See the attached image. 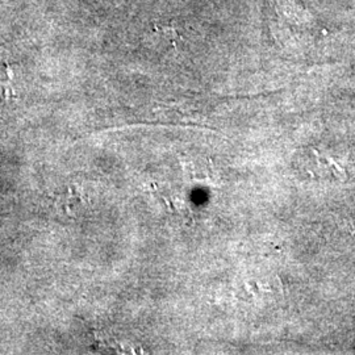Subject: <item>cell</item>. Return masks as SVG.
Returning a JSON list of instances; mask_svg holds the SVG:
<instances>
[{"instance_id":"obj_1","label":"cell","mask_w":355,"mask_h":355,"mask_svg":"<svg viewBox=\"0 0 355 355\" xmlns=\"http://www.w3.org/2000/svg\"><path fill=\"white\" fill-rule=\"evenodd\" d=\"M274 8L283 19L295 24L303 26L308 23L309 15L305 12L304 8L300 7L295 0H271Z\"/></svg>"},{"instance_id":"obj_2","label":"cell","mask_w":355,"mask_h":355,"mask_svg":"<svg viewBox=\"0 0 355 355\" xmlns=\"http://www.w3.org/2000/svg\"><path fill=\"white\" fill-rule=\"evenodd\" d=\"M85 196L79 189L69 187L57 196V208L67 215L76 214L78 209L85 204Z\"/></svg>"}]
</instances>
